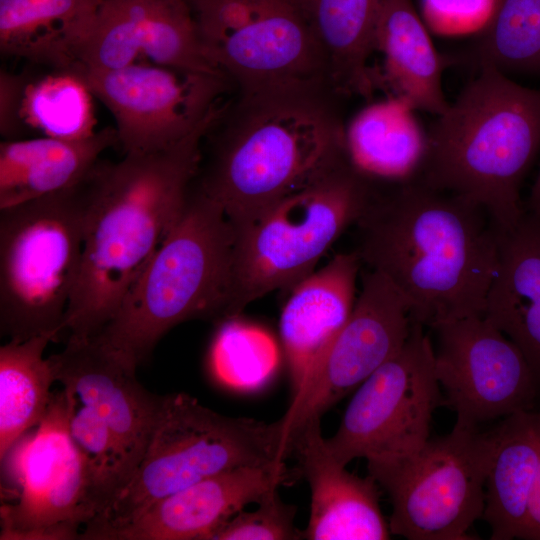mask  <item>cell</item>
I'll return each mask as SVG.
<instances>
[{
  "label": "cell",
  "mask_w": 540,
  "mask_h": 540,
  "mask_svg": "<svg viewBox=\"0 0 540 540\" xmlns=\"http://www.w3.org/2000/svg\"><path fill=\"white\" fill-rule=\"evenodd\" d=\"M357 251L424 327L483 315L502 232L478 204L414 178L376 191L358 221Z\"/></svg>",
  "instance_id": "cell-1"
},
{
  "label": "cell",
  "mask_w": 540,
  "mask_h": 540,
  "mask_svg": "<svg viewBox=\"0 0 540 540\" xmlns=\"http://www.w3.org/2000/svg\"><path fill=\"white\" fill-rule=\"evenodd\" d=\"M220 113V111L218 112ZM181 142L151 153L100 160L81 266L63 337L99 334L177 222L202 159L204 138L219 114Z\"/></svg>",
  "instance_id": "cell-2"
},
{
  "label": "cell",
  "mask_w": 540,
  "mask_h": 540,
  "mask_svg": "<svg viewBox=\"0 0 540 540\" xmlns=\"http://www.w3.org/2000/svg\"><path fill=\"white\" fill-rule=\"evenodd\" d=\"M335 97L327 89H284L226 101L194 181L233 227L348 161Z\"/></svg>",
  "instance_id": "cell-3"
},
{
  "label": "cell",
  "mask_w": 540,
  "mask_h": 540,
  "mask_svg": "<svg viewBox=\"0 0 540 540\" xmlns=\"http://www.w3.org/2000/svg\"><path fill=\"white\" fill-rule=\"evenodd\" d=\"M540 152V91L481 67L427 133L416 179L481 206L503 233L525 211L522 182Z\"/></svg>",
  "instance_id": "cell-4"
},
{
  "label": "cell",
  "mask_w": 540,
  "mask_h": 540,
  "mask_svg": "<svg viewBox=\"0 0 540 540\" xmlns=\"http://www.w3.org/2000/svg\"><path fill=\"white\" fill-rule=\"evenodd\" d=\"M234 238L223 208L193 181L172 230L94 337L138 366L178 324L230 318Z\"/></svg>",
  "instance_id": "cell-5"
},
{
  "label": "cell",
  "mask_w": 540,
  "mask_h": 540,
  "mask_svg": "<svg viewBox=\"0 0 540 540\" xmlns=\"http://www.w3.org/2000/svg\"><path fill=\"white\" fill-rule=\"evenodd\" d=\"M92 172L71 188L0 209V333L9 341L63 338L93 198Z\"/></svg>",
  "instance_id": "cell-6"
},
{
  "label": "cell",
  "mask_w": 540,
  "mask_h": 540,
  "mask_svg": "<svg viewBox=\"0 0 540 540\" xmlns=\"http://www.w3.org/2000/svg\"><path fill=\"white\" fill-rule=\"evenodd\" d=\"M290 456L281 419L266 423L217 413L186 393L163 395L145 453L128 484L87 534L122 524L170 494L241 466Z\"/></svg>",
  "instance_id": "cell-7"
},
{
  "label": "cell",
  "mask_w": 540,
  "mask_h": 540,
  "mask_svg": "<svg viewBox=\"0 0 540 540\" xmlns=\"http://www.w3.org/2000/svg\"><path fill=\"white\" fill-rule=\"evenodd\" d=\"M374 183L347 161L233 227L230 318L309 276L343 231L364 215L376 193Z\"/></svg>",
  "instance_id": "cell-8"
},
{
  "label": "cell",
  "mask_w": 540,
  "mask_h": 540,
  "mask_svg": "<svg viewBox=\"0 0 540 540\" xmlns=\"http://www.w3.org/2000/svg\"><path fill=\"white\" fill-rule=\"evenodd\" d=\"M205 53L238 93L330 90L302 0H188Z\"/></svg>",
  "instance_id": "cell-9"
},
{
  "label": "cell",
  "mask_w": 540,
  "mask_h": 540,
  "mask_svg": "<svg viewBox=\"0 0 540 540\" xmlns=\"http://www.w3.org/2000/svg\"><path fill=\"white\" fill-rule=\"evenodd\" d=\"M494 429L454 424L414 453L369 461V475L388 494L390 533L409 540H470L482 518Z\"/></svg>",
  "instance_id": "cell-10"
},
{
  "label": "cell",
  "mask_w": 540,
  "mask_h": 540,
  "mask_svg": "<svg viewBox=\"0 0 540 540\" xmlns=\"http://www.w3.org/2000/svg\"><path fill=\"white\" fill-rule=\"evenodd\" d=\"M64 388L52 394L47 412L1 460L15 496L0 508L1 540L79 539L100 514L91 469L68 425Z\"/></svg>",
  "instance_id": "cell-11"
},
{
  "label": "cell",
  "mask_w": 540,
  "mask_h": 540,
  "mask_svg": "<svg viewBox=\"0 0 540 540\" xmlns=\"http://www.w3.org/2000/svg\"><path fill=\"white\" fill-rule=\"evenodd\" d=\"M440 406L435 349L424 326L413 321L401 349L357 387L337 431L325 439L327 449L344 466L356 458L407 456L430 438Z\"/></svg>",
  "instance_id": "cell-12"
},
{
  "label": "cell",
  "mask_w": 540,
  "mask_h": 540,
  "mask_svg": "<svg viewBox=\"0 0 540 540\" xmlns=\"http://www.w3.org/2000/svg\"><path fill=\"white\" fill-rule=\"evenodd\" d=\"M74 71L115 121L125 154L151 153L181 142L223 107L232 86L223 74L138 62L117 69Z\"/></svg>",
  "instance_id": "cell-13"
},
{
  "label": "cell",
  "mask_w": 540,
  "mask_h": 540,
  "mask_svg": "<svg viewBox=\"0 0 540 540\" xmlns=\"http://www.w3.org/2000/svg\"><path fill=\"white\" fill-rule=\"evenodd\" d=\"M435 372L455 424L485 422L540 406V386L519 348L484 315L441 322Z\"/></svg>",
  "instance_id": "cell-14"
},
{
  "label": "cell",
  "mask_w": 540,
  "mask_h": 540,
  "mask_svg": "<svg viewBox=\"0 0 540 540\" xmlns=\"http://www.w3.org/2000/svg\"><path fill=\"white\" fill-rule=\"evenodd\" d=\"M413 320L406 299L380 272L370 269L353 311L282 416L285 444L357 388L406 342Z\"/></svg>",
  "instance_id": "cell-15"
},
{
  "label": "cell",
  "mask_w": 540,
  "mask_h": 540,
  "mask_svg": "<svg viewBox=\"0 0 540 540\" xmlns=\"http://www.w3.org/2000/svg\"><path fill=\"white\" fill-rule=\"evenodd\" d=\"M138 62L223 74L206 56L188 0H104L77 65L107 70Z\"/></svg>",
  "instance_id": "cell-16"
},
{
  "label": "cell",
  "mask_w": 540,
  "mask_h": 540,
  "mask_svg": "<svg viewBox=\"0 0 540 540\" xmlns=\"http://www.w3.org/2000/svg\"><path fill=\"white\" fill-rule=\"evenodd\" d=\"M56 382L90 406L109 428L121 455L126 485L150 440L162 396L136 378L137 366L96 337H68L48 357Z\"/></svg>",
  "instance_id": "cell-17"
},
{
  "label": "cell",
  "mask_w": 540,
  "mask_h": 540,
  "mask_svg": "<svg viewBox=\"0 0 540 540\" xmlns=\"http://www.w3.org/2000/svg\"><path fill=\"white\" fill-rule=\"evenodd\" d=\"M293 480L286 462L241 466L209 476L159 499L128 521L85 540H209L251 503Z\"/></svg>",
  "instance_id": "cell-18"
},
{
  "label": "cell",
  "mask_w": 540,
  "mask_h": 540,
  "mask_svg": "<svg viewBox=\"0 0 540 540\" xmlns=\"http://www.w3.org/2000/svg\"><path fill=\"white\" fill-rule=\"evenodd\" d=\"M307 480L310 515L303 530L307 540H385L390 529L378 500V484L337 462L322 436L320 419L305 424L292 439V454Z\"/></svg>",
  "instance_id": "cell-19"
},
{
  "label": "cell",
  "mask_w": 540,
  "mask_h": 540,
  "mask_svg": "<svg viewBox=\"0 0 540 540\" xmlns=\"http://www.w3.org/2000/svg\"><path fill=\"white\" fill-rule=\"evenodd\" d=\"M362 259L340 253L292 287L279 330L295 394L348 321Z\"/></svg>",
  "instance_id": "cell-20"
},
{
  "label": "cell",
  "mask_w": 540,
  "mask_h": 540,
  "mask_svg": "<svg viewBox=\"0 0 540 540\" xmlns=\"http://www.w3.org/2000/svg\"><path fill=\"white\" fill-rule=\"evenodd\" d=\"M483 315L519 348L540 386V216L525 210L501 234Z\"/></svg>",
  "instance_id": "cell-21"
},
{
  "label": "cell",
  "mask_w": 540,
  "mask_h": 540,
  "mask_svg": "<svg viewBox=\"0 0 540 540\" xmlns=\"http://www.w3.org/2000/svg\"><path fill=\"white\" fill-rule=\"evenodd\" d=\"M115 127L79 138L35 137L0 143V209L71 188L84 180L107 149Z\"/></svg>",
  "instance_id": "cell-22"
},
{
  "label": "cell",
  "mask_w": 540,
  "mask_h": 540,
  "mask_svg": "<svg viewBox=\"0 0 540 540\" xmlns=\"http://www.w3.org/2000/svg\"><path fill=\"white\" fill-rule=\"evenodd\" d=\"M374 51L383 55V85L413 110L442 115L449 107L442 90V72L454 59L436 51L412 0H384L375 32Z\"/></svg>",
  "instance_id": "cell-23"
},
{
  "label": "cell",
  "mask_w": 540,
  "mask_h": 540,
  "mask_svg": "<svg viewBox=\"0 0 540 540\" xmlns=\"http://www.w3.org/2000/svg\"><path fill=\"white\" fill-rule=\"evenodd\" d=\"M92 94L77 73L48 68L44 74L0 73V132L4 140L28 132L56 138L92 134ZM40 137V136H39Z\"/></svg>",
  "instance_id": "cell-24"
},
{
  "label": "cell",
  "mask_w": 540,
  "mask_h": 540,
  "mask_svg": "<svg viewBox=\"0 0 540 540\" xmlns=\"http://www.w3.org/2000/svg\"><path fill=\"white\" fill-rule=\"evenodd\" d=\"M104 0H0V51L71 70Z\"/></svg>",
  "instance_id": "cell-25"
},
{
  "label": "cell",
  "mask_w": 540,
  "mask_h": 540,
  "mask_svg": "<svg viewBox=\"0 0 540 540\" xmlns=\"http://www.w3.org/2000/svg\"><path fill=\"white\" fill-rule=\"evenodd\" d=\"M537 409L509 415L494 428L482 514L491 540L523 539L540 460Z\"/></svg>",
  "instance_id": "cell-26"
},
{
  "label": "cell",
  "mask_w": 540,
  "mask_h": 540,
  "mask_svg": "<svg viewBox=\"0 0 540 540\" xmlns=\"http://www.w3.org/2000/svg\"><path fill=\"white\" fill-rule=\"evenodd\" d=\"M349 163L374 182L392 184L417 177L427 151L413 109L390 96L360 110L345 126Z\"/></svg>",
  "instance_id": "cell-27"
},
{
  "label": "cell",
  "mask_w": 540,
  "mask_h": 540,
  "mask_svg": "<svg viewBox=\"0 0 540 540\" xmlns=\"http://www.w3.org/2000/svg\"><path fill=\"white\" fill-rule=\"evenodd\" d=\"M337 96L370 99L377 88L368 59L384 0H302Z\"/></svg>",
  "instance_id": "cell-28"
},
{
  "label": "cell",
  "mask_w": 540,
  "mask_h": 540,
  "mask_svg": "<svg viewBox=\"0 0 540 540\" xmlns=\"http://www.w3.org/2000/svg\"><path fill=\"white\" fill-rule=\"evenodd\" d=\"M47 335L8 341L0 347V459L29 430L37 426L49 407L56 382L44 351Z\"/></svg>",
  "instance_id": "cell-29"
},
{
  "label": "cell",
  "mask_w": 540,
  "mask_h": 540,
  "mask_svg": "<svg viewBox=\"0 0 540 540\" xmlns=\"http://www.w3.org/2000/svg\"><path fill=\"white\" fill-rule=\"evenodd\" d=\"M468 58L477 69L540 75V0H494Z\"/></svg>",
  "instance_id": "cell-30"
},
{
  "label": "cell",
  "mask_w": 540,
  "mask_h": 540,
  "mask_svg": "<svg viewBox=\"0 0 540 540\" xmlns=\"http://www.w3.org/2000/svg\"><path fill=\"white\" fill-rule=\"evenodd\" d=\"M221 321L210 348L213 375L223 385L238 391H255L275 374L279 350L263 328L238 320Z\"/></svg>",
  "instance_id": "cell-31"
},
{
  "label": "cell",
  "mask_w": 540,
  "mask_h": 540,
  "mask_svg": "<svg viewBox=\"0 0 540 540\" xmlns=\"http://www.w3.org/2000/svg\"><path fill=\"white\" fill-rule=\"evenodd\" d=\"M253 511H240L209 540H298L303 531L295 525L296 507L282 501L278 490L268 494Z\"/></svg>",
  "instance_id": "cell-32"
},
{
  "label": "cell",
  "mask_w": 540,
  "mask_h": 540,
  "mask_svg": "<svg viewBox=\"0 0 540 540\" xmlns=\"http://www.w3.org/2000/svg\"><path fill=\"white\" fill-rule=\"evenodd\" d=\"M488 0H424L430 21L442 30H456L476 24L485 15Z\"/></svg>",
  "instance_id": "cell-33"
},
{
  "label": "cell",
  "mask_w": 540,
  "mask_h": 540,
  "mask_svg": "<svg viewBox=\"0 0 540 540\" xmlns=\"http://www.w3.org/2000/svg\"><path fill=\"white\" fill-rule=\"evenodd\" d=\"M537 412L540 428V407L537 409ZM523 539L540 540V460Z\"/></svg>",
  "instance_id": "cell-34"
},
{
  "label": "cell",
  "mask_w": 540,
  "mask_h": 540,
  "mask_svg": "<svg viewBox=\"0 0 540 540\" xmlns=\"http://www.w3.org/2000/svg\"><path fill=\"white\" fill-rule=\"evenodd\" d=\"M524 207L525 210L540 216V167Z\"/></svg>",
  "instance_id": "cell-35"
}]
</instances>
